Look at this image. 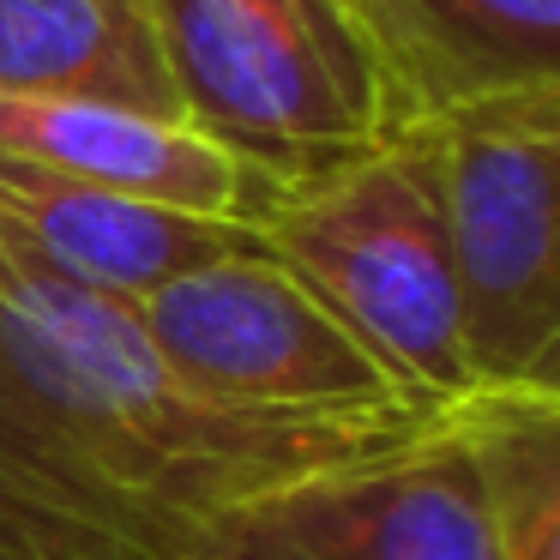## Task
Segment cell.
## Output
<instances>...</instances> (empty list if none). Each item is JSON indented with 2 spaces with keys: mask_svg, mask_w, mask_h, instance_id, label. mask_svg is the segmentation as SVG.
I'll list each match as a JSON object with an SVG mask.
<instances>
[{
  "mask_svg": "<svg viewBox=\"0 0 560 560\" xmlns=\"http://www.w3.org/2000/svg\"><path fill=\"white\" fill-rule=\"evenodd\" d=\"M446 404L278 416L194 392L133 302L0 230V560H187L235 500L416 434Z\"/></svg>",
  "mask_w": 560,
  "mask_h": 560,
  "instance_id": "1",
  "label": "cell"
},
{
  "mask_svg": "<svg viewBox=\"0 0 560 560\" xmlns=\"http://www.w3.org/2000/svg\"><path fill=\"white\" fill-rule=\"evenodd\" d=\"M247 230L398 392L422 404L470 392L428 121L302 182H266Z\"/></svg>",
  "mask_w": 560,
  "mask_h": 560,
  "instance_id": "2",
  "label": "cell"
},
{
  "mask_svg": "<svg viewBox=\"0 0 560 560\" xmlns=\"http://www.w3.org/2000/svg\"><path fill=\"white\" fill-rule=\"evenodd\" d=\"M182 121L259 182H302L404 133L350 0H145Z\"/></svg>",
  "mask_w": 560,
  "mask_h": 560,
  "instance_id": "3",
  "label": "cell"
},
{
  "mask_svg": "<svg viewBox=\"0 0 560 560\" xmlns=\"http://www.w3.org/2000/svg\"><path fill=\"white\" fill-rule=\"evenodd\" d=\"M428 127L470 392H560V85Z\"/></svg>",
  "mask_w": 560,
  "mask_h": 560,
  "instance_id": "4",
  "label": "cell"
},
{
  "mask_svg": "<svg viewBox=\"0 0 560 560\" xmlns=\"http://www.w3.org/2000/svg\"><path fill=\"white\" fill-rule=\"evenodd\" d=\"M151 350L194 392L278 416L410 410V392L266 254H223L133 302Z\"/></svg>",
  "mask_w": 560,
  "mask_h": 560,
  "instance_id": "5",
  "label": "cell"
},
{
  "mask_svg": "<svg viewBox=\"0 0 560 560\" xmlns=\"http://www.w3.org/2000/svg\"><path fill=\"white\" fill-rule=\"evenodd\" d=\"M187 560H500L452 404L392 446L235 500Z\"/></svg>",
  "mask_w": 560,
  "mask_h": 560,
  "instance_id": "6",
  "label": "cell"
},
{
  "mask_svg": "<svg viewBox=\"0 0 560 560\" xmlns=\"http://www.w3.org/2000/svg\"><path fill=\"white\" fill-rule=\"evenodd\" d=\"M0 230L49 271L115 295V302H139L145 290L182 271L259 247L247 223L103 194V187H85L43 163L7 158V151H0Z\"/></svg>",
  "mask_w": 560,
  "mask_h": 560,
  "instance_id": "7",
  "label": "cell"
},
{
  "mask_svg": "<svg viewBox=\"0 0 560 560\" xmlns=\"http://www.w3.org/2000/svg\"><path fill=\"white\" fill-rule=\"evenodd\" d=\"M0 151L73 175L103 194L151 199L194 218L247 223L254 199L266 194L247 163L194 133L187 121L109 109V103H67V97H0Z\"/></svg>",
  "mask_w": 560,
  "mask_h": 560,
  "instance_id": "8",
  "label": "cell"
},
{
  "mask_svg": "<svg viewBox=\"0 0 560 560\" xmlns=\"http://www.w3.org/2000/svg\"><path fill=\"white\" fill-rule=\"evenodd\" d=\"M404 127L560 85V0H350Z\"/></svg>",
  "mask_w": 560,
  "mask_h": 560,
  "instance_id": "9",
  "label": "cell"
},
{
  "mask_svg": "<svg viewBox=\"0 0 560 560\" xmlns=\"http://www.w3.org/2000/svg\"><path fill=\"white\" fill-rule=\"evenodd\" d=\"M0 97H67L182 121L145 0H0Z\"/></svg>",
  "mask_w": 560,
  "mask_h": 560,
  "instance_id": "10",
  "label": "cell"
},
{
  "mask_svg": "<svg viewBox=\"0 0 560 560\" xmlns=\"http://www.w3.org/2000/svg\"><path fill=\"white\" fill-rule=\"evenodd\" d=\"M452 422L500 560H560V392H464Z\"/></svg>",
  "mask_w": 560,
  "mask_h": 560,
  "instance_id": "11",
  "label": "cell"
}]
</instances>
